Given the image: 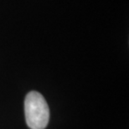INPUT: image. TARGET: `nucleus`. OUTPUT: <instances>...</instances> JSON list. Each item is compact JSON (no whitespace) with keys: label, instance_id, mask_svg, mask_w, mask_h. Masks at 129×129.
<instances>
[{"label":"nucleus","instance_id":"nucleus-1","mask_svg":"<svg viewBox=\"0 0 129 129\" xmlns=\"http://www.w3.org/2000/svg\"><path fill=\"white\" fill-rule=\"evenodd\" d=\"M24 114L30 129H45L50 120V109L45 99L37 91H30L24 100Z\"/></svg>","mask_w":129,"mask_h":129}]
</instances>
